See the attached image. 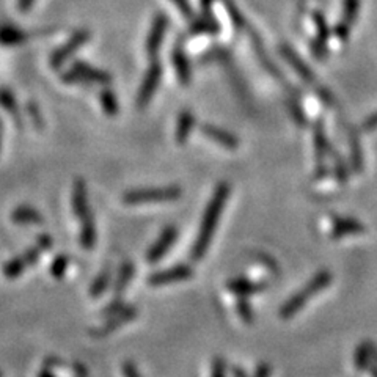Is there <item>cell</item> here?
<instances>
[{"label":"cell","instance_id":"cell-33","mask_svg":"<svg viewBox=\"0 0 377 377\" xmlns=\"http://www.w3.org/2000/svg\"><path fill=\"white\" fill-rule=\"evenodd\" d=\"M351 30H352V27H349L343 23H338L333 29V35L336 39H340L341 43H346L349 37H351Z\"/></svg>","mask_w":377,"mask_h":377},{"label":"cell","instance_id":"cell-24","mask_svg":"<svg viewBox=\"0 0 377 377\" xmlns=\"http://www.w3.org/2000/svg\"><path fill=\"white\" fill-rule=\"evenodd\" d=\"M349 146H351V160H352V167L355 172H362L363 170V153H362V146H360V140L359 136L352 131L349 132Z\"/></svg>","mask_w":377,"mask_h":377},{"label":"cell","instance_id":"cell-9","mask_svg":"<svg viewBox=\"0 0 377 377\" xmlns=\"http://www.w3.org/2000/svg\"><path fill=\"white\" fill-rule=\"evenodd\" d=\"M71 203H72L74 214H76L80 220H84L85 217H89V215H91L89 192H87V184H85L84 179L74 181Z\"/></svg>","mask_w":377,"mask_h":377},{"label":"cell","instance_id":"cell-18","mask_svg":"<svg viewBox=\"0 0 377 377\" xmlns=\"http://www.w3.org/2000/svg\"><path fill=\"white\" fill-rule=\"evenodd\" d=\"M250 37H252L253 46H255V51H257V53H258V57H260V60H261L262 66H264V68H266L269 72H271L275 79L283 80V77H281V72L279 71V68H275V66H274V65H272V62H271V58L267 57L266 49H264V46H262V41H261V39H260V37H258L257 33H255L253 30L250 32Z\"/></svg>","mask_w":377,"mask_h":377},{"label":"cell","instance_id":"cell-16","mask_svg":"<svg viewBox=\"0 0 377 377\" xmlns=\"http://www.w3.org/2000/svg\"><path fill=\"white\" fill-rule=\"evenodd\" d=\"M195 127V117L191 110H183L178 117L177 123V131H174V140H177L178 145L187 143L188 137Z\"/></svg>","mask_w":377,"mask_h":377},{"label":"cell","instance_id":"cell-1","mask_svg":"<svg viewBox=\"0 0 377 377\" xmlns=\"http://www.w3.org/2000/svg\"><path fill=\"white\" fill-rule=\"evenodd\" d=\"M231 187L228 183H220L212 193V197L207 203L203 220L200 224V230L197 234V239H195V244L192 247V258L193 260H201L206 255L207 248L212 241V236L217 230V225L222 217V212H224V207L226 205L228 198H230Z\"/></svg>","mask_w":377,"mask_h":377},{"label":"cell","instance_id":"cell-26","mask_svg":"<svg viewBox=\"0 0 377 377\" xmlns=\"http://www.w3.org/2000/svg\"><path fill=\"white\" fill-rule=\"evenodd\" d=\"M313 21L316 25V30H318V33H316V39H319V41L328 44V39H330V35H332V32H330V29H328L326 16L322 15L321 11H314Z\"/></svg>","mask_w":377,"mask_h":377},{"label":"cell","instance_id":"cell-27","mask_svg":"<svg viewBox=\"0 0 377 377\" xmlns=\"http://www.w3.org/2000/svg\"><path fill=\"white\" fill-rule=\"evenodd\" d=\"M359 10H360V0H345V4H343L341 23L352 27L354 23L357 21V16H359Z\"/></svg>","mask_w":377,"mask_h":377},{"label":"cell","instance_id":"cell-14","mask_svg":"<svg viewBox=\"0 0 377 377\" xmlns=\"http://www.w3.org/2000/svg\"><path fill=\"white\" fill-rule=\"evenodd\" d=\"M220 33V24L211 13H201L200 18H195L188 27V35H217Z\"/></svg>","mask_w":377,"mask_h":377},{"label":"cell","instance_id":"cell-5","mask_svg":"<svg viewBox=\"0 0 377 377\" xmlns=\"http://www.w3.org/2000/svg\"><path fill=\"white\" fill-rule=\"evenodd\" d=\"M168 25H170V19L164 13H158L154 16L151 23V29L148 32V38L145 43V49L150 58H156L158 53L160 51V46L164 43V38L167 35Z\"/></svg>","mask_w":377,"mask_h":377},{"label":"cell","instance_id":"cell-10","mask_svg":"<svg viewBox=\"0 0 377 377\" xmlns=\"http://www.w3.org/2000/svg\"><path fill=\"white\" fill-rule=\"evenodd\" d=\"M177 238H178L177 228H174L173 225L167 226L165 230L160 233L159 239L154 242V245L150 248V250H148V255H146L148 261L154 262V261H159L160 258H162L164 255L168 252V248L173 245V242L177 241Z\"/></svg>","mask_w":377,"mask_h":377},{"label":"cell","instance_id":"cell-38","mask_svg":"<svg viewBox=\"0 0 377 377\" xmlns=\"http://www.w3.org/2000/svg\"><path fill=\"white\" fill-rule=\"evenodd\" d=\"M363 129L368 131V132H371V131L377 129V112L374 113V115H371V117H369L365 121V124H363Z\"/></svg>","mask_w":377,"mask_h":377},{"label":"cell","instance_id":"cell-2","mask_svg":"<svg viewBox=\"0 0 377 377\" xmlns=\"http://www.w3.org/2000/svg\"><path fill=\"white\" fill-rule=\"evenodd\" d=\"M181 197H183V188L179 186L137 188V191H129L123 195V203L129 206L168 203V201H174Z\"/></svg>","mask_w":377,"mask_h":377},{"label":"cell","instance_id":"cell-13","mask_svg":"<svg viewBox=\"0 0 377 377\" xmlns=\"http://www.w3.org/2000/svg\"><path fill=\"white\" fill-rule=\"evenodd\" d=\"M201 132H203L211 141H215V143L228 148V150H234V148L239 146V139L236 137L233 132L222 129V127H217L214 124H203L201 126Z\"/></svg>","mask_w":377,"mask_h":377},{"label":"cell","instance_id":"cell-36","mask_svg":"<svg viewBox=\"0 0 377 377\" xmlns=\"http://www.w3.org/2000/svg\"><path fill=\"white\" fill-rule=\"evenodd\" d=\"M66 267H68V258L58 257L56 260V262H53L52 272H53V275H57V277H60V275H63V272L66 271Z\"/></svg>","mask_w":377,"mask_h":377},{"label":"cell","instance_id":"cell-11","mask_svg":"<svg viewBox=\"0 0 377 377\" xmlns=\"http://www.w3.org/2000/svg\"><path fill=\"white\" fill-rule=\"evenodd\" d=\"M191 275H192V267L191 266L179 264V266L167 269V271H160V272L153 274L150 277V283H151V285H156V286L168 285V283L183 281V280L191 279Z\"/></svg>","mask_w":377,"mask_h":377},{"label":"cell","instance_id":"cell-17","mask_svg":"<svg viewBox=\"0 0 377 377\" xmlns=\"http://www.w3.org/2000/svg\"><path fill=\"white\" fill-rule=\"evenodd\" d=\"M365 231V226H363L359 220L351 219V217H336L333 219V228H332V236L335 239L343 238L346 234H357Z\"/></svg>","mask_w":377,"mask_h":377},{"label":"cell","instance_id":"cell-23","mask_svg":"<svg viewBox=\"0 0 377 377\" xmlns=\"http://www.w3.org/2000/svg\"><path fill=\"white\" fill-rule=\"evenodd\" d=\"M99 103H101V106H103V110L106 112V115H109V117H115L120 110L117 94L109 89L101 91Z\"/></svg>","mask_w":377,"mask_h":377},{"label":"cell","instance_id":"cell-3","mask_svg":"<svg viewBox=\"0 0 377 377\" xmlns=\"http://www.w3.org/2000/svg\"><path fill=\"white\" fill-rule=\"evenodd\" d=\"M330 281H332V275H330L328 272H321V274L316 275V277L309 281L300 293L295 294L294 298L291 300H288V304L281 308L283 318H289V316L298 313L299 309L307 304V300L312 298V295L318 294L321 289H324L326 286H328Z\"/></svg>","mask_w":377,"mask_h":377},{"label":"cell","instance_id":"cell-19","mask_svg":"<svg viewBox=\"0 0 377 377\" xmlns=\"http://www.w3.org/2000/svg\"><path fill=\"white\" fill-rule=\"evenodd\" d=\"M27 39V33L13 25L0 27V44L5 46H18Z\"/></svg>","mask_w":377,"mask_h":377},{"label":"cell","instance_id":"cell-34","mask_svg":"<svg viewBox=\"0 0 377 377\" xmlns=\"http://www.w3.org/2000/svg\"><path fill=\"white\" fill-rule=\"evenodd\" d=\"M107 283H109V272H104V274H101L98 280L93 283V289H91V294L93 295H98L101 294L106 289L107 286Z\"/></svg>","mask_w":377,"mask_h":377},{"label":"cell","instance_id":"cell-25","mask_svg":"<svg viewBox=\"0 0 377 377\" xmlns=\"http://www.w3.org/2000/svg\"><path fill=\"white\" fill-rule=\"evenodd\" d=\"M228 288L236 294H253L261 291L262 285H257V283H252L244 279H236L228 283Z\"/></svg>","mask_w":377,"mask_h":377},{"label":"cell","instance_id":"cell-29","mask_svg":"<svg viewBox=\"0 0 377 377\" xmlns=\"http://www.w3.org/2000/svg\"><path fill=\"white\" fill-rule=\"evenodd\" d=\"M288 107H289V113H291L294 123L298 126H300V127H304L307 124V117H305L304 107L300 106L298 98H289L288 99Z\"/></svg>","mask_w":377,"mask_h":377},{"label":"cell","instance_id":"cell-40","mask_svg":"<svg viewBox=\"0 0 377 377\" xmlns=\"http://www.w3.org/2000/svg\"><path fill=\"white\" fill-rule=\"evenodd\" d=\"M214 2H215V0H200L201 11H203V13H211V8H212Z\"/></svg>","mask_w":377,"mask_h":377},{"label":"cell","instance_id":"cell-4","mask_svg":"<svg viewBox=\"0 0 377 377\" xmlns=\"http://www.w3.org/2000/svg\"><path fill=\"white\" fill-rule=\"evenodd\" d=\"M160 77H162V65L159 63V60L154 58L151 65L148 66L145 72V77L141 80V85L136 98V106L139 109H145L150 104L154 94L158 91V87L160 84Z\"/></svg>","mask_w":377,"mask_h":377},{"label":"cell","instance_id":"cell-6","mask_svg":"<svg viewBox=\"0 0 377 377\" xmlns=\"http://www.w3.org/2000/svg\"><path fill=\"white\" fill-rule=\"evenodd\" d=\"M87 41H90V32L87 30H79L74 33V35L70 38V41H66L62 47L52 53L51 57V65L52 68H60L63 66L66 60H68L74 52H76L79 47H82Z\"/></svg>","mask_w":377,"mask_h":377},{"label":"cell","instance_id":"cell-20","mask_svg":"<svg viewBox=\"0 0 377 377\" xmlns=\"http://www.w3.org/2000/svg\"><path fill=\"white\" fill-rule=\"evenodd\" d=\"M80 222H82V230H80V244H82V247L87 248V250H90V248H93L94 242H96V226H94L93 214Z\"/></svg>","mask_w":377,"mask_h":377},{"label":"cell","instance_id":"cell-37","mask_svg":"<svg viewBox=\"0 0 377 377\" xmlns=\"http://www.w3.org/2000/svg\"><path fill=\"white\" fill-rule=\"evenodd\" d=\"M316 91H318L321 101H322V103H324L326 106L332 107V106L335 104V98H333V94L330 93L327 89H322V87H319V89H316Z\"/></svg>","mask_w":377,"mask_h":377},{"label":"cell","instance_id":"cell-31","mask_svg":"<svg viewBox=\"0 0 377 377\" xmlns=\"http://www.w3.org/2000/svg\"><path fill=\"white\" fill-rule=\"evenodd\" d=\"M132 274H134V266L132 262H124L123 267H121L120 271V277H118V281H117V289L118 291H123V288L127 286V283L131 281L132 279Z\"/></svg>","mask_w":377,"mask_h":377},{"label":"cell","instance_id":"cell-12","mask_svg":"<svg viewBox=\"0 0 377 377\" xmlns=\"http://www.w3.org/2000/svg\"><path fill=\"white\" fill-rule=\"evenodd\" d=\"M172 62L173 68L177 71L178 80L183 85H188L192 82V66L188 58L186 56V52L181 44H174L172 51Z\"/></svg>","mask_w":377,"mask_h":377},{"label":"cell","instance_id":"cell-7","mask_svg":"<svg viewBox=\"0 0 377 377\" xmlns=\"http://www.w3.org/2000/svg\"><path fill=\"white\" fill-rule=\"evenodd\" d=\"M280 53H281V57L285 58L289 65H291V68L298 72V76L304 80L305 84H309V85L316 84V77L313 71L309 70V66L304 62V58H302L291 46L285 43L280 44Z\"/></svg>","mask_w":377,"mask_h":377},{"label":"cell","instance_id":"cell-22","mask_svg":"<svg viewBox=\"0 0 377 377\" xmlns=\"http://www.w3.org/2000/svg\"><path fill=\"white\" fill-rule=\"evenodd\" d=\"M13 219H15L18 224H41L43 222L41 214L29 206L18 207V210L13 212Z\"/></svg>","mask_w":377,"mask_h":377},{"label":"cell","instance_id":"cell-35","mask_svg":"<svg viewBox=\"0 0 377 377\" xmlns=\"http://www.w3.org/2000/svg\"><path fill=\"white\" fill-rule=\"evenodd\" d=\"M0 104L6 107V109H8L10 112H13V115H16L15 98H13L8 91H0Z\"/></svg>","mask_w":377,"mask_h":377},{"label":"cell","instance_id":"cell-15","mask_svg":"<svg viewBox=\"0 0 377 377\" xmlns=\"http://www.w3.org/2000/svg\"><path fill=\"white\" fill-rule=\"evenodd\" d=\"M76 72L82 74L85 79H89L91 84H101V85H109L112 82V76L109 72H106L103 70L94 68V66L84 63V62H76L72 65V68Z\"/></svg>","mask_w":377,"mask_h":377},{"label":"cell","instance_id":"cell-8","mask_svg":"<svg viewBox=\"0 0 377 377\" xmlns=\"http://www.w3.org/2000/svg\"><path fill=\"white\" fill-rule=\"evenodd\" d=\"M313 139H314V150H316V160H318V172H316V178H324V174L327 173V168L324 165V159L328 153L330 141L327 140L326 131H324V123L322 120H318L314 123L313 129Z\"/></svg>","mask_w":377,"mask_h":377},{"label":"cell","instance_id":"cell-39","mask_svg":"<svg viewBox=\"0 0 377 377\" xmlns=\"http://www.w3.org/2000/svg\"><path fill=\"white\" fill-rule=\"evenodd\" d=\"M33 4H35V0H18V6H19V10H21L23 13L29 11L32 8Z\"/></svg>","mask_w":377,"mask_h":377},{"label":"cell","instance_id":"cell-32","mask_svg":"<svg viewBox=\"0 0 377 377\" xmlns=\"http://www.w3.org/2000/svg\"><path fill=\"white\" fill-rule=\"evenodd\" d=\"M172 4L177 6L184 19H187V21H193L195 11H193L192 5H191V2H188V0H172Z\"/></svg>","mask_w":377,"mask_h":377},{"label":"cell","instance_id":"cell-28","mask_svg":"<svg viewBox=\"0 0 377 377\" xmlns=\"http://www.w3.org/2000/svg\"><path fill=\"white\" fill-rule=\"evenodd\" d=\"M328 154L333 159L336 179H338L340 183H346V181L349 179V172H347V165L345 164V160H343L341 156H338V153L333 150L332 145H330V148H328Z\"/></svg>","mask_w":377,"mask_h":377},{"label":"cell","instance_id":"cell-21","mask_svg":"<svg viewBox=\"0 0 377 377\" xmlns=\"http://www.w3.org/2000/svg\"><path fill=\"white\" fill-rule=\"evenodd\" d=\"M224 6L228 13V16L231 19L233 27L238 32H244L247 29V19L242 15L239 6L236 5L234 0H224Z\"/></svg>","mask_w":377,"mask_h":377},{"label":"cell","instance_id":"cell-30","mask_svg":"<svg viewBox=\"0 0 377 377\" xmlns=\"http://www.w3.org/2000/svg\"><path fill=\"white\" fill-rule=\"evenodd\" d=\"M230 57V51L225 47H215V49H210L203 57L200 58V62L203 63H212V62H224Z\"/></svg>","mask_w":377,"mask_h":377}]
</instances>
